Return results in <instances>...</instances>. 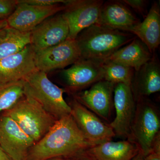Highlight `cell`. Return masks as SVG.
<instances>
[{"label":"cell","instance_id":"obj_1","mask_svg":"<svg viewBox=\"0 0 160 160\" xmlns=\"http://www.w3.org/2000/svg\"><path fill=\"white\" fill-rule=\"evenodd\" d=\"M95 146L86 138L70 114L57 120L47 133L32 146L27 160L67 158Z\"/></svg>","mask_w":160,"mask_h":160},{"label":"cell","instance_id":"obj_2","mask_svg":"<svg viewBox=\"0 0 160 160\" xmlns=\"http://www.w3.org/2000/svg\"><path fill=\"white\" fill-rule=\"evenodd\" d=\"M135 37L129 32L94 24L81 32L75 40L81 58L102 62Z\"/></svg>","mask_w":160,"mask_h":160},{"label":"cell","instance_id":"obj_3","mask_svg":"<svg viewBox=\"0 0 160 160\" xmlns=\"http://www.w3.org/2000/svg\"><path fill=\"white\" fill-rule=\"evenodd\" d=\"M24 80V95L36 101L56 119L71 114V107L63 97L65 89L52 82L46 72L36 70Z\"/></svg>","mask_w":160,"mask_h":160},{"label":"cell","instance_id":"obj_4","mask_svg":"<svg viewBox=\"0 0 160 160\" xmlns=\"http://www.w3.org/2000/svg\"><path fill=\"white\" fill-rule=\"evenodd\" d=\"M2 113L14 120L34 144L47 133L57 121L39 103L25 95Z\"/></svg>","mask_w":160,"mask_h":160},{"label":"cell","instance_id":"obj_5","mask_svg":"<svg viewBox=\"0 0 160 160\" xmlns=\"http://www.w3.org/2000/svg\"><path fill=\"white\" fill-rule=\"evenodd\" d=\"M160 129L159 113L154 103L147 97L138 98L127 140L136 143L145 157L151 152L152 145Z\"/></svg>","mask_w":160,"mask_h":160},{"label":"cell","instance_id":"obj_6","mask_svg":"<svg viewBox=\"0 0 160 160\" xmlns=\"http://www.w3.org/2000/svg\"><path fill=\"white\" fill-rule=\"evenodd\" d=\"M103 3L102 0H69L62 12L69 26L67 39L75 40L81 32L97 24Z\"/></svg>","mask_w":160,"mask_h":160},{"label":"cell","instance_id":"obj_7","mask_svg":"<svg viewBox=\"0 0 160 160\" xmlns=\"http://www.w3.org/2000/svg\"><path fill=\"white\" fill-rule=\"evenodd\" d=\"M80 58L76 41L69 39L55 46L35 52L37 69L46 73L55 69H64Z\"/></svg>","mask_w":160,"mask_h":160},{"label":"cell","instance_id":"obj_8","mask_svg":"<svg viewBox=\"0 0 160 160\" xmlns=\"http://www.w3.org/2000/svg\"><path fill=\"white\" fill-rule=\"evenodd\" d=\"M34 144L14 120L0 114V146L10 160H27L29 149Z\"/></svg>","mask_w":160,"mask_h":160},{"label":"cell","instance_id":"obj_9","mask_svg":"<svg viewBox=\"0 0 160 160\" xmlns=\"http://www.w3.org/2000/svg\"><path fill=\"white\" fill-rule=\"evenodd\" d=\"M61 76L65 91L73 94L104 79L102 62L82 58L62 69Z\"/></svg>","mask_w":160,"mask_h":160},{"label":"cell","instance_id":"obj_10","mask_svg":"<svg viewBox=\"0 0 160 160\" xmlns=\"http://www.w3.org/2000/svg\"><path fill=\"white\" fill-rule=\"evenodd\" d=\"M13 12L6 19L9 27L23 32H31L46 19L62 12L66 8V4L43 6L20 2Z\"/></svg>","mask_w":160,"mask_h":160},{"label":"cell","instance_id":"obj_11","mask_svg":"<svg viewBox=\"0 0 160 160\" xmlns=\"http://www.w3.org/2000/svg\"><path fill=\"white\" fill-rule=\"evenodd\" d=\"M69 104L71 107V115L78 127L86 138L95 145L111 141L115 137L109 125L103 122L74 97Z\"/></svg>","mask_w":160,"mask_h":160},{"label":"cell","instance_id":"obj_12","mask_svg":"<svg viewBox=\"0 0 160 160\" xmlns=\"http://www.w3.org/2000/svg\"><path fill=\"white\" fill-rule=\"evenodd\" d=\"M113 103L116 116L109 125L114 132L115 136L128 139L136 109V101L131 86L122 83L115 84Z\"/></svg>","mask_w":160,"mask_h":160},{"label":"cell","instance_id":"obj_13","mask_svg":"<svg viewBox=\"0 0 160 160\" xmlns=\"http://www.w3.org/2000/svg\"><path fill=\"white\" fill-rule=\"evenodd\" d=\"M115 84L102 80L85 91L73 94V97L87 109L109 121L113 103Z\"/></svg>","mask_w":160,"mask_h":160},{"label":"cell","instance_id":"obj_14","mask_svg":"<svg viewBox=\"0 0 160 160\" xmlns=\"http://www.w3.org/2000/svg\"><path fill=\"white\" fill-rule=\"evenodd\" d=\"M69 28L62 13L46 19L31 32V45L35 52L55 46L67 39Z\"/></svg>","mask_w":160,"mask_h":160},{"label":"cell","instance_id":"obj_15","mask_svg":"<svg viewBox=\"0 0 160 160\" xmlns=\"http://www.w3.org/2000/svg\"><path fill=\"white\" fill-rule=\"evenodd\" d=\"M37 69L31 44L17 53L0 60V84L25 79Z\"/></svg>","mask_w":160,"mask_h":160},{"label":"cell","instance_id":"obj_16","mask_svg":"<svg viewBox=\"0 0 160 160\" xmlns=\"http://www.w3.org/2000/svg\"><path fill=\"white\" fill-rule=\"evenodd\" d=\"M140 22L139 19L122 1H109L103 3L96 24L130 33Z\"/></svg>","mask_w":160,"mask_h":160},{"label":"cell","instance_id":"obj_17","mask_svg":"<svg viewBox=\"0 0 160 160\" xmlns=\"http://www.w3.org/2000/svg\"><path fill=\"white\" fill-rule=\"evenodd\" d=\"M131 88L135 101L160 91V64L155 53L151 60L135 71Z\"/></svg>","mask_w":160,"mask_h":160},{"label":"cell","instance_id":"obj_18","mask_svg":"<svg viewBox=\"0 0 160 160\" xmlns=\"http://www.w3.org/2000/svg\"><path fill=\"white\" fill-rule=\"evenodd\" d=\"M130 33L144 43L152 53H154L160 44V6L154 2L148 14L135 26Z\"/></svg>","mask_w":160,"mask_h":160},{"label":"cell","instance_id":"obj_19","mask_svg":"<svg viewBox=\"0 0 160 160\" xmlns=\"http://www.w3.org/2000/svg\"><path fill=\"white\" fill-rule=\"evenodd\" d=\"M153 54L136 37L130 43L120 48L106 60L128 66L137 71L151 59Z\"/></svg>","mask_w":160,"mask_h":160},{"label":"cell","instance_id":"obj_20","mask_svg":"<svg viewBox=\"0 0 160 160\" xmlns=\"http://www.w3.org/2000/svg\"><path fill=\"white\" fill-rule=\"evenodd\" d=\"M97 160H131L140 151L138 146L130 140L109 141L89 149Z\"/></svg>","mask_w":160,"mask_h":160},{"label":"cell","instance_id":"obj_21","mask_svg":"<svg viewBox=\"0 0 160 160\" xmlns=\"http://www.w3.org/2000/svg\"><path fill=\"white\" fill-rule=\"evenodd\" d=\"M31 44V32H23L8 25L0 29V60Z\"/></svg>","mask_w":160,"mask_h":160},{"label":"cell","instance_id":"obj_22","mask_svg":"<svg viewBox=\"0 0 160 160\" xmlns=\"http://www.w3.org/2000/svg\"><path fill=\"white\" fill-rule=\"evenodd\" d=\"M104 79L115 84L118 83L131 86L135 73L132 68L119 63L105 60L102 62Z\"/></svg>","mask_w":160,"mask_h":160},{"label":"cell","instance_id":"obj_23","mask_svg":"<svg viewBox=\"0 0 160 160\" xmlns=\"http://www.w3.org/2000/svg\"><path fill=\"white\" fill-rule=\"evenodd\" d=\"M24 96V80L0 84V114L10 109Z\"/></svg>","mask_w":160,"mask_h":160},{"label":"cell","instance_id":"obj_24","mask_svg":"<svg viewBox=\"0 0 160 160\" xmlns=\"http://www.w3.org/2000/svg\"><path fill=\"white\" fill-rule=\"evenodd\" d=\"M123 3L144 18L148 14L149 2L146 0H123Z\"/></svg>","mask_w":160,"mask_h":160},{"label":"cell","instance_id":"obj_25","mask_svg":"<svg viewBox=\"0 0 160 160\" xmlns=\"http://www.w3.org/2000/svg\"><path fill=\"white\" fill-rule=\"evenodd\" d=\"M17 0H0V19H6L15 9Z\"/></svg>","mask_w":160,"mask_h":160},{"label":"cell","instance_id":"obj_26","mask_svg":"<svg viewBox=\"0 0 160 160\" xmlns=\"http://www.w3.org/2000/svg\"><path fill=\"white\" fill-rule=\"evenodd\" d=\"M19 2L35 5V6H49L66 4L69 2V0H18Z\"/></svg>","mask_w":160,"mask_h":160},{"label":"cell","instance_id":"obj_27","mask_svg":"<svg viewBox=\"0 0 160 160\" xmlns=\"http://www.w3.org/2000/svg\"><path fill=\"white\" fill-rule=\"evenodd\" d=\"M65 160H97L90 153L89 150L82 152L71 157L65 158Z\"/></svg>","mask_w":160,"mask_h":160},{"label":"cell","instance_id":"obj_28","mask_svg":"<svg viewBox=\"0 0 160 160\" xmlns=\"http://www.w3.org/2000/svg\"><path fill=\"white\" fill-rule=\"evenodd\" d=\"M151 152L160 153V132L158 133L153 140L152 145Z\"/></svg>","mask_w":160,"mask_h":160},{"label":"cell","instance_id":"obj_29","mask_svg":"<svg viewBox=\"0 0 160 160\" xmlns=\"http://www.w3.org/2000/svg\"><path fill=\"white\" fill-rule=\"evenodd\" d=\"M144 160H160V153L150 152L144 157Z\"/></svg>","mask_w":160,"mask_h":160},{"label":"cell","instance_id":"obj_30","mask_svg":"<svg viewBox=\"0 0 160 160\" xmlns=\"http://www.w3.org/2000/svg\"><path fill=\"white\" fill-rule=\"evenodd\" d=\"M0 160H10L0 146Z\"/></svg>","mask_w":160,"mask_h":160},{"label":"cell","instance_id":"obj_31","mask_svg":"<svg viewBox=\"0 0 160 160\" xmlns=\"http://www.w3.org/2000/svg\"><path fill=\"white\" fill-rule=\"evenodd\" d=\"M144 156L141 151L138 153L136 156H135L131 160H144Z\"/></svg>","mask_w":160,"mask_h":160},{"label":"cell","instance_id":"obj_32","mask_svg":"<svg viewBox=\"0 0 160 160\" xmlns=\"http://www.w3.org/2000/svg\"><path fill=\"white\" fill-rule=\"evenodd\" d=\"M6 19H0V29L3 28L4 26H7Z\"/></svg>","mask_w":160,"mask_h":160},{"label":"cell","instance_id":"obj_33","mask_svg":"<svg viewBox=\"0 0 160 160\" xmlns=\"http://www.w3.org/2000/svg\"><path fill=\"white\" fill-rule=\"evenodd\" d=\"M47 160H65V158H53L49 159Z\"/></svg>","mask_w":160,"mask_h":160}]
</instances>
